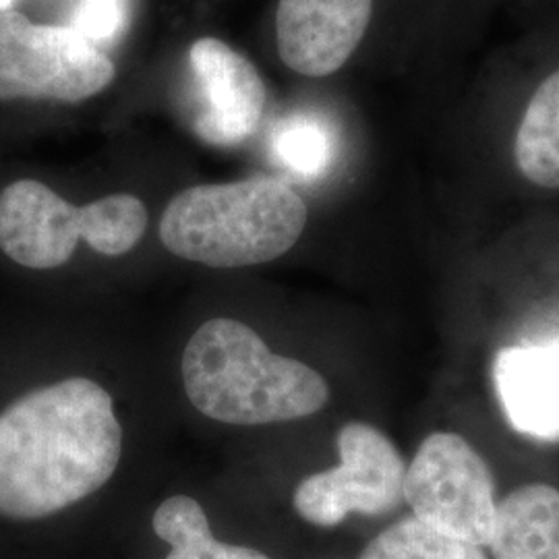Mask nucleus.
I'll return each instance as SVG.
<instances>
[{"label":"nucleus","mask_w":559,"mask_h":559,"mask_svg":"<svg viewBox=\"0 0 559 559\" xmlns=\"http://www.w3.org/2000/svg\"><path fill=\"white\" fill-rule=\"evenodd\" d=\"M359 559H487L483 547L445 535L417 516L400 520L371 540Z\"/></svg>","instance_id":"14"},{"label":"nucleus","mask_w":559,"mask_h":559,"mask_svg":"<svg viewBox=\"0 0 559 559\" xmlns=\"http://www.w3.org/2000/svg\"><path fill=\"white\" fill-rule=\"evenodd\" d=\"M122 427L100 383L69 378L0 413V516L48 519L115 475Z\"/></svg>","instance_id":"1"},{"label":"nucleus","mask_w":559,"mask_h":559,"mask_svg":"<svg viewBox=\"0 0 559 559\" xmlns=\"http://www.w3.org/2000/svg\"><path fill=\"white\" fill-rule=\"evenodd\" d=\"M496 559H559V491L524 485L498 503L489 545Z\"/></svg>","instance_id":"11"},{"label":"nucleus","mask_w":559,"mask_h":559,"mask_svg":"<svg viewBox=\"0 0 559 559\" xmlns=\"http://www.w3.org/2000/svg\"><path fill=\"white\" fill-rule=\"evenodd\" d=\"M13 2H15V0H0V13H2V11H7Z\"/></svg>","instance_id":"17"},{"label":"nucleus","mask_w":559,"mask_h":559,"mask_svg":"<svg viewBox=\"0 0 559 559\" xmlns=\"http://www.w3.org/2000/svg\"><path fill=\"white\" fill-rule=\"evenodd\" d=\"M272 154L280 166L300 179H318L332 160V138L321 120L293 117L276 129Z\"/></svg>","instance_id":"15"},{"label":"nucleus","mask_w":559,"mask_h":559,"mask_svg":"<svg viewBox=\"0 0 559 559\" xmlns=\"http://www.w3.org/2000/svg\"><path fill=\"white\" fill-rule=\"evenodd\" d=\"M514 156L537 187L559 189V69L540 83L520 122Z\"/></svg>","instance_id":"12"},{"label":"nucleus","mask_w":559,"mask_h":559,"mask_svg":"<svg viewBox=\"0 0 559 559\" xmlns=\"http://www.w3.org/2000/svg\"><path fill=\"white\" fill-rule=\"evenodd\" d=\"M493 378L516 431L537 440H559V346L503 348Z\"/></svg>","instance_id":"10"},{"label":"nucleus","mask_w":559,"mask_h":559,"mask_svg":"<svg viewBox=\"0 0 559 559\" xmlns=\"http://www.w3.org/2000/svg\"><path fill=\"white\" fill-rule=\"evenodd\" d=\"M371 11L373 0H280V59L305 78L336 73L357 50Z\"/></svg>","instance_id":"9"},{"label":"nucleus","mask_w":559,"mask_h":559,"mask_svg":"<svg viewBox=\"0 0 559 559\" xmlns=\"http://www.w3.org/2000/svg\"><path fill=\"white\" fill-rule=\"evenodd\" d=\"M307 226V205L284 180L251 177L180 191L160 221L164 247L210 267H247L288 253Z\"/></svg>","instance_id":"3"},{"label":"nucleus","mask_w":559,"mask_h":559,"mask_svg":"<svg viewBox=\"0 0 559 559\" xmlns=\"http://www.w3.org/2000/svg\"><path fill=\"white\" fill-rule=\"evenodd\" d=\"M182 383L201 415L228 425L305 419L330 399L316 369L272 353L255 330L230 318L205 321L187 342Z\"/></svg>","instance_id":"2"},{"label":"nucleus","mask_w":559,"mask_h":559,"mask_svg":"<svg viewBox=\"0 0 559 559\" xmlns=\"http://www.w3.org/2000/svg\"><path fill=\"white\" fill-rule=\"evenodd\" d=\"M340 464L311 475L295 491V510L316 526H338L350 514L381 516L404 501L406 464L378 427L348 423L338 433Z\"/></svg>","instance_id":"7"},{"label":"nucleus","mask_w":559,"mask_h":559,"mask_svg":"<svg viewBox=\"0 0 559 559\" xmlns=\"http://www.w3.org/2000/svg\"><path fill=\"white\" fill-rule=\"evenodd\" d=\"M404 500L417 519L445 535L485 547L491 540L496 483L479 452L456 433H433L406 466Z\"/></svg>","instance_id":"6"},{"label":"nucleus","mask_w":559,"mask_h":559,"mask_svg":"<svg viewBox=\"0 0 559 559\" xmlns=\"http://www.w3.org/2000/svg\"><path fill=\"white\" fill-rule=\"evenodd\" d=\"M145 228L147 210L129 193L78 207L40 180H15L0 191V249L29 270L64 265L81 239L100 255L119 258L143 239Z\"/></svg>","instance_id":"4"},{"label":"nucleus","mask_w":559,"mask_h":559,"mask_svg":"<svg viewBox=\"0 0 559 559\" xmlns=\"http://www.w3.org/2000/svg\"><path fill=\"white\" fill-rule=\"evenodd\" d=\"M129 23V0H80L71 27L90 44L100 48L124 34Z\"/></svg>","instance_id":"16"},{"label":"nucleus","mask_w":559,"mask_h":559,"mask_svg":"<svg viewBox=\"0 0 559 559\" xmlns=\"http://www.w3.org/2000/svg\"><path fill=\"white\" fill-rule=\"evenodd\" d=\"M265 83L255 64L226 41L201 38L187 52L191 129L201 141L233 147L249 140L265 110Z\"/></svg>","instance_id":"8"},{"label":"nucleus","mask_w":559,"mask_h":559,"mask_svg":"<svg viewBox=\"0 0 559 559\" xmlns=\"http://www.w3.org/2000/svg\"><path fill=\"white\" fill-rule=\"evenodd\" d=\"M117 75L112 60L73 27L0 13V100L80 104Z\"/></svg>","instance_id":"5"},{"label":"nucleus","mask_w":559,"mask_h":559,"mask_svg":"<svg viewBox=\"0 0 559 559\" xmlns=\"http://www.w3.org/2000/svg\"><path fill=\"white\" fill-rule=\"evenodd\" d=\"M154 531L170 545L166 559H270L258 549L216 539L203 508L187 496L162 501L154 514Z\"/></svg>","instance_id":"13"}]
</instances>
